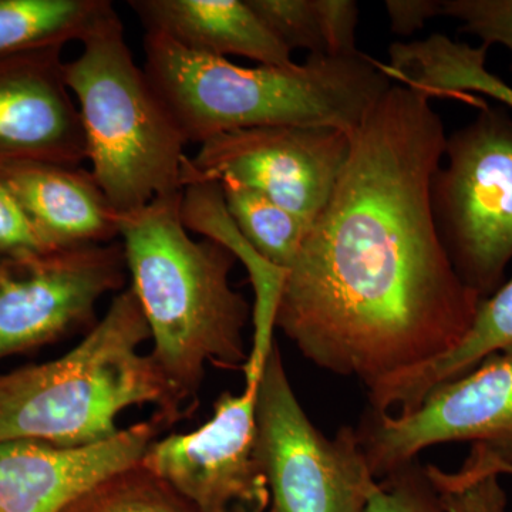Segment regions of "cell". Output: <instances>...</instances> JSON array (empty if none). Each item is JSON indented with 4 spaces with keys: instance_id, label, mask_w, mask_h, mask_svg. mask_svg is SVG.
Instances as JSON below:
<instances>
[{
    "instance_id": "6da1fadb",
    "label": "cell",
    "mask_w": 512,
    "mask_h": 512,
    "mask_svg": "<svg viewBox=\"0 0 512 512\" xmlns=\"http://www.w3.org/2000/svg\"><path fill=\"white\" fill-rule=\"evenodd\" d=\"M430 103L397 82L377 100L276 303L275 328L309 362L367 390L456 348L483 301L434 224L447 136Z\"/></svg>"
},
{
    "instance_id": "7a4b0ae2",
    "label": "cell",
    "mask_w": 512,
    "mask_h": 512,
    "mask_svg": "<svg viewBox=\"0 0 512 512\" xmlns=\"http://www.w3.org/2000/svg\"><path fill=\"white\" fill-rule=\"evenodd\" d=\"M144 55V72L188 144L269 126L333 127L352 136L394 84L386 64L362 52L244 67L146 32Z\"/></svg>"
},
{
    "instance_id": "3957f363",
    "label": "cell",
    "mask_w": 512,
    "mask_h": 512,
    "mask_svg": "<svg viewBox=\"0 0 512 512\" xmlns=\"http://www.w3.org/2000/svg\"><path fill=\"white\" fill-rule=\"evenodd\" d=\"M181 197H158L123 215L120 237L130 288L150 328L151 359L190 413L208 365L247 366L252 309L229 281L237 256L211 239L191 238Z\"/></svg>"
},
{
    "instance_id": "277c9868",
    "label": "cell",
    "mask_w": 512,
    "mask_h": 512,
    "mask_svg": "<svg viewBox=\"0 0 512 512\" xmlns=\"http://www.w3.org/2000/svg\"><path fill=\"white\" fill-rule=\"evenodd\" d=\"M150 328L136 293L114 296L86 338L50 362L0 375V443L87 447L116 436L120 413L151 404L165 426L187 410L141 346Z\"/></svg>"
},
{
    "instance_id": "5b68a950",
    "label": "cell",
    "mask_w": 512,
    "mask_h": 512,
    "mask_svg": "<svg viewBox=\"0 0 512 512\" xmlns=\"http://www.w3.org/2000/svg\"><path fill=\"white\" fill-rule=\"evenodd\" d=\"M82 45L64 62V80L79 104L90 173L114 210L123 217L183 192L188 143L134 62L116 10Z\"/></svg>"
},
{
    "instance_id": "8992f818",
    "label": "cell",
    "mask_w": 512,
    "mask_h": 512,
    "mask_svg": "<svg viewBox=\"0 0 512 512\" xmlns=\"http://www.w3.org/2000/svg\"><path fill=\"white\" fill-rule=\"evenodd\" d=\"M477 109L447 137V165L431 180L430 202L457 275L485 299L512 262V116L483 99Z\"/></svg>"
},
{
    "instance_id": "52a82bcc",
    "label": "cell",
    "mask_w": 512,
    "mask_h": 512,
    "mask_svg": "<svg viewBox=\"0 0 512 512\" xmlns=\"http://www.w3.org/2000/svg\"><path fill=\"white\" fill-rule=\"evenodd\" d=\"M255 421L274 512H366L379 480L356 429L343 427L328 439L313 426L276 342L256 387Z\"/></svg>"
},
{
    "instance_id": "ba28073f",
    "label": "cell",
    "mask_w": 512,
    "mask_h": 512,
    "mask_svg": "<svg viewBox=\"0 0 512 512\" xmlns=\"http://www.w3.org/2000/svg\"><path fill=\"white\" fill-rule=\"evenodd\" d=\"M356 431L377 480L441 443H473L463 467L474 473L512 466V353L441 384L412 412L370 410Z\"/></svg>"
},
{
    "instance_id": "9c48e42d",
    "label": "cell",
    "mask_w": 512,
    "mask_h": 512,
    "mask_svg": "<svg viewBox=\"0 0 512 512\" xmlns=\"http://www.w3.org/2000/svg\"><path fill=\"white\" fill-rule=\"evenodd\" d=\"M352 136L333 127L269 126L229 131L185 158L181 183L234 180L312 227L348 163Z\"/></svg>"
},
{
    "instance_id": "30bf717a",
    "label": "cell",
    "mask_w": 512,
    "mask_h": 512,
    "mask_svg": "<svg viewBox=\"0 0 512 512\" xmlns=\"http://www.w3.org/2000/svg\"><path fill=\"white\" fill-rule=\"evenodd\" d=\"M121 242L0 259V362L96 325L97 303L126 289Z\"/></svg>"
},
{
    "instance_id": "8fae6325",
    "label": "cell",
    "mask_w": 512,
    "mask_h": 512,
    "mask_svg": "<svg viewBox=\"0 0 512 512\" xmlns=\"http://www.w3.org/2000/svg\"><path fill=\"white\" fill-rule=\"evenodd\" d=\"M256 387L222 393L207 423L153 441L141 463L202 512H274L256 448Z\"/></svg>"
},
{
    "instance_id": "7c38bea8",
    "label": "cell",
    "mask_w": 512,
    "mask_h": 512,
    "mask_svg": "<svg viewBox=\"0 0 512 512\" xmlns=\"http://www.w3.org/2000/svg\"><path fill=\"white\" fill-rule=\"evenodd\" d=\"M63 47L0 59V163L87 160L79 109L64 80Z\"/></svg>"
},
{
    "instance_id": "4fadbf2b",
    "label": "cell",
    "mask_w": 512,
    "mask_h": 512,
    "mask_svg": "<svg viewBox=\"0 0 512 512\" xmlns=\"http://www.w3.org/2000/svg\"><path fill=\"white\" fill-rule=\"evenodd\" d=\"M164 429L167 426L153 414L93 446L0 443V512L62 511L96 481L140 461Z\"/></svg>"
},
{
    "instance_id": "5bb4252c",
    "label": "cell",
    "mask_w": 512,
    "mask_h": 512,
    "mask_svg": "<svg viewBox=\"0 0 512 512\" xmlns=\"http://www.w3.org/2000/svg\"><path fill=\"white\" fill-rule=\"evenodd\" d=\"M0 181L47 251L109 244L120 237L123 217L80 165L3 161Z\"/></svg>"
},
{
    "instance_id": "9a60e30c",
    "label": "cell",
    "mask_w": 512,
    "mask_h": 512,
    "mask_svg": "<svg viewBox=\"0 0 512 512\" xmlns=\"http://www.w3.org/2000/svg\"><path fill=\"white\" fill-rule=\"evenodd\" d=\"M146 32L161 33L200 55L239 56L262 66H292L291 50L248 0H130Z\"/></svg>"
},
{
    "instance_id": "2e32d148",
    "label": "cell",
    "mask_w": 512,
    "mask_h": 512,
    "mask_svg": "<svg viewBox=\"0 0 512 512\" xmlns=\"http://www.w3.org/2000/svg\"><path fill=\"white\" fill-rule=\"evenodd\" d=\"M497 353H512V278L480 302L473 325L456 348L367 390L370 410L390 414L412 412L431 390L466 375Z\"/></svg>"
},
{
    "instance_id": "e0dca14e",
    "label": "cell",
    "mask_w": 512,
    "mask_h": 512,
    "mask_svg": "<svg viewBox=\"0 0 512 512\" xmlns=\"http://www.w3.org/2000/svg\"><path fill=\"white\" fill-rule=\"evenodd\" d=\"M488 47H474L444 35L390 46L387 73L394 82L427 93L430 99L478 103L473 94L491 97L512 110V86L488 72Z\"/></svg>"
},
{
    "instance_id": "ac0fdd59",
    "label": "cell",
    "mask_w": 512,
    "mask_h": 512,
    "mask_svg": "<svg viewBox=\"0 0 512 512\" xmlns=\"http://www.w3.org/2000/svg\"><path fill=\"white\" fill-rule=\"evenodd\" d=\"M180 212L188 231L224 245L247 266L255 291L252 345L259 350L268 349L274 342L276 303L285 272L265 262L242 237L229 217L221 184L217 181L198 180L185 185Z\"/></svg>"
},
{
    "instance_id": "d6986e66",
    "label": "cell",
    "mask_w": 512,
    "mask_h": 512,
    "mask_svg": "<svg viewBox=\"0 0 512 512\" xmlns=\"http://www.w3.org/2000/svg\"><path fill=\"white\" fill-rule=\"evenodd\" d=\"M114 10L109 0H0V59L82 43Z\"/></svg>"
},
{
    "instance_id": "ffe728a7",
    "label": "cell",
    "mask_w": 512,
    "mask_h": 512,
    "mask_svg": "<svg viewBox=\"0 0 512 512\" xmlns=\"http://www.w3.org/2000/svg\"><path fill=\"white\" fill-rule=\"evenodd\" d=\"M268 29L289 50L311 56L346 57L356 46L359 6L353 0H248Z\"/></svg>"
},
{
    "instance_id": "44dd1931",
    "label": "cell",
    "mask_w": 512,
    "mask_h": 512,
    "mask_svg": "<svg viewBox=\"0 0 512 512\" xmlns=\"http://www.w3.org/2000/svg\"><path fill=\"white\" fill-rule=\"evenodd\" d=\"M220 184L225 208L242 237L265 262L285 272L311 227L254 188L228 178Z\"/></svg>"
},
{
    "instance_id": "7402d4cb",
    "label": "cell",
    "mask_w": 512,
    "mask_h": 512,
    "mask_svg": "<svg viewBox=\"0 0 512 512\" xmlns=\"http://www.w3.org/2000/svg\"><path fill=\"white\" fill-rule=\"evenodd\" d=\"M60 512H202L141 461L90 485Z\"/></svg>"
},
{
    "instance_id": "603a6c76",
    "label": "cell",
    "mask_w": 512,
    "mask_h": 512,
    "mask_svg": "<svg viewBox=\"0 0 512 512\" xmlns=\"http://www.w3.org/2000/svg\"><path fill=\"white\" fill-rule=\"evenodd\" d=\"M366 512H446L426 467L404 464L379 480Z\"/></svg>"
},
{
    "instance_id": "cb8c5ba5",
    "label": "cell",
    "mask_w": 512,
    "mask_h": 512,
    "mask_svg": "<svg viewBox=\"0 0 512 512\" xmlns=\"http://www.w3.org/2000/svg\"><path fill=\"white\" fill-rule=\"evenodd\" d=\"M441 16L461 23V32L504 46L512 56V0H441Z\"/></svg>"
},
{
    "instance_id": "d4e9b609",
    "label": "cell",
    "mask_w": 512,
    "mask_h": 512,
    "mask_svg": "<svg viewBox=\"0 0 512 512\" xmlns=\"http://www.w3.org/2000/svg\"><path fill=\"white\" fill-rule=\"evenodd\" d=\"M46 252L19 202L0 181V259L20 261Z\"/></svg>"
},
{
    "instance_id": "484cf974",
    "label": "cell",
    "mask_w": 512,
    "mask_h": 512,
    "mask_svg": "<svg viewBox=\"0 0 512 512\" xmlns=\"http://www.w3.org/2000/svg\"><path fill=\"white\" fill-rule=\"evenodd\" d=\"M390 29L400 36H410L430 19L441 16V0H387L384 2Z\"/></svg>"
},
{
    "instance_id": "4316f807",
    "label": "cell",
    "mask_w": 512,
    "mask_h": 512,
    "mask_svg": "<svg viewBox=\"0 0 512 512\" xmlns=\"http://www.w3.org/2000/svg\"><path fill=\"white\" fill-rule=\"evenodd\" d=\"M461 470L464 471V473L470 474V476L474 477H488V476H494V477H500L501 474H507V476H512V466H497L490 468V470L483 471V473H473V471L467 470V468H461Z\"/></svg>"
}]
</instances>
